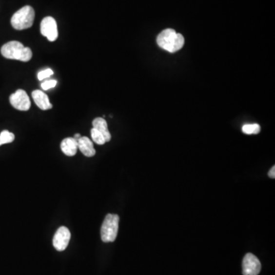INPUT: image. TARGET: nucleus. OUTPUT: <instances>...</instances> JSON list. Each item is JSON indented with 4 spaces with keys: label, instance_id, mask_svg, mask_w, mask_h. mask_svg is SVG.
Returning a JSON list of instances; mask_svg holds the SVG:
<instances>
[{
    "label": "nucleus",
    "instance_id": "nucleus-3",
    "mask_svg": "<svg viewBox=\"0 0 275 275\" xmlns=\"http://www.w3.org/2000/svg\"><path fill=\"white\" fill-rule=\"evenodd\" d=\"M35 10L30 5H25L17 11L11 19V24L16 30L31 28L35 20Z\"/></svg>",
    "mask_w": 275,
    "mask_h": 275
},
{
    "label": "nucleus",
    "instance_id": "nucleus-15",
    "mask_svg": "<svg viewBox=\"0 0 275 275\" xmlns=\"http://www.w3.org/2000/svg\"><path fill=\"white\" fill-rule=\"evenodd\" d=\"M90 133H91L92 140L94 141V142H95L97 145H104L105 143H106L104 136H102L99 131H97V129L93 128Z\"/></svg>",
    "mask_w": 275,
    "mask_h": 275
},
{
    "label": "nucleus",
    "instance_id": "nucleus-12",
    "mask_svg": "<svg viewBox=\"0 0 275 275\" xmlns=\"http://www.w3.org/2000/svg\"><path fill=\"white\" fill-rule=\"evenodd\" d=\"M93 126H94V129L99 131V133L104 136L106 142H108V141H110L111 140V134H110V131L108 129L107 122H106L104 118H100V117L96 118L93 121Z\"/></svg>",
    "mask_w": 275,
    "mask_h": 275
},
{
    "label": "nucleus",
    "instance_id": "nucleus-9",
    "mask_svg": "<svg viewBox=\"0 0 275 275\" xmlns=\"http://www.w3.org/2000/svg\"><path fill=\"white\" fill-rule=\"evenodd\" d=\"M32 99L36 104L39 106L41 110H51L52 104L48 99L47 94H44L41 90H36L32 92Z\"/></svg>",
    "mask_w": 275,
    "mask_h": 275
},
{
    "label": "nucleus",
    "instance_id": "nucleus-6",
    "mask_svg": "<svg viewBox=\"0 0 275 275\" xmlns=\"http://www.w3.org/2000/svg\"><path fill=\"white\" fill-rule=\"evenodd\" d=\"M11 105L20 111H28L31 107V101L26 92L18 90L9 97Z\"/></svg>",
    "mask_w": 275,
    "mask_h": 275
},
{
    "label": "nucleus",
    "instance_id": "nucleus-7",
    "mask_svg": "<svg viewBox=\"0 0 275 275\" xmlns=\"http://www.w3.org/2000/svg\"><path fill=\"white\" fill-rule=\"evenodd\" d=\"M41 33L48 41H56L59 37V30L56 21L53 17L48 16L43 19L41 22Z\"/></svg>",
    "mask_w": 275,
    "mask_h": 275
},
{
    "label": "nucleus",
    "instance_id": "nucleus-2",
    "mask_svg": "<svg viewBox=\"0 0 275 275\" xmlns=\"http://www.w3.org/2000/svg\"><path fill=\"white\" fill-rule=\"evenodd\" d=\"M1 54L5 59L28 62L32 59V51L21 42L12 41L4 44L1 48Z\"/></svg>",
    "mask_w": 275,
    "mask_h": 275
},
{
    "label": "nucleus",
    "instance_id": "nucleus-8",
    "mask_svg": "<svg viewBox=\"0 0 275 275\" xmlns=\"http://www.w3.org/2000/svg\"><path fill=\"white\" fill-rule=\"evenodd\" d=\"M71 232L65 226H61L58 229L53 238V245L55 249L59 252H63L67 249L70 239Z\"/></svg>",
    "mask_w": 275,
    "mask_h": 275
},
{
    "label": "nucleus",
    "instance_id": "nucleus-18",
    "mask_svg": "<svg viewBox=\"0 0 275 275\" xmlns=\"http://www.w3.org/2000/svg\"><path fill=\"white\" fill-rule=\"evenodd\" d=\"M268 176L270 178H275V167L273 166L272 168H271L270 171L268 172Z\"/></svg>",
    "mask_w": 275,
    "mask_h": 275
},
{
    "label": "nucleus",
    "instance_id": "nucleus-4",
    "mask_svg": "<svg viewBox=\"0 0 275 275\" xmlns=\"http://www.w3.org/2000/svg\"><path fill=\"white\" fill-rule=\"evenodd\" d=\"M119 216L117 214H107L101 227V238L103 242H114L118 231Z\"/></svg>",
    "mask_w": 275,
    "mask_h": 275
},
{
    "label": "nucleus",
    "instance_id": "nucleus-5",
    "mask_svg": "<svg viewBox=\"0 0 275 275\" xmlns=\"http://www.w3.org/2000/svg\"><path fill=\"white\" fill-rule=\"evenodd\" d=\"M261 264L255 255L248 253L242 261V275H258L261 272Z\"/></svg>",
    "mask_w": 275,
    "mask_h": 275
},
{
    "label": "nucleus",
    "instance_id": "nucleus-10",
    "mask_svg": "<svg viewBox=\"0 0 275 275\" xmlns=\"http://www.w3.org/2000/svg\"><path fill=\"white\" fill-rule=\"evenodd\" d=\"M78 149L83 153V156L88 157H94L95 156L96 150L94 147V143L89 138L83 136L78 140Z\"/></svg>",
    "mask_w": 275,
    "mask_h": 275
},
{
    "label": "nucleus",
    "instance_id": "nucleus-14",
    "mask_svg": "<svg viewBox=\"0 0 275 275\" xmlns=\"http://www.w3.org/2000/svg\"><path fill=\"white\" fill-rule=\"evenodd\" d=\"M261 131V127L258 124H247L243 125L242 132L246 135L258 134Z\"/></svg>",
    "mask_w": 275,
    "mask_h": 275
},
{
    "label": "nucleus",
    "instance_id": "nucleus-19",
    "mask_svg": "<svg viewBox=\"0 0 275 275\" xmlns=\"http://www.w3.org/2000/svg\"><path fill=\"white\" fill-rule=\"evenodd\" d=\"M80 138H81V136H80V135L79 134H78H78L74 135V139H76L77 141H78V140H79Z\"/></svg>",
    "mask_w": 275,
    "mask_h": 275
},
{
    "label": "nucleus",
    "instance_id": "nucleus-13",
    "mask_svg": "<svg viewBox=\"0 0 275 275\" xmlns=\"http://www.w3.org/2000/svg\"><path fill=\"white\" fill-rule=\"evenodd\" d=\"M15 140V135L9 131L3 130L0 133V146L12 143Z\"/></svg>",
    "mask_w": 275,
    "mask_h": 275
},
{
    "label": "nucleus",
    "instance_id": "nucleus-16",
    "mask_svg": "<svg viewBox=\"0 0 275 275\" xmlns=\"http://www.w3.org/2000/svg\"><path fill=\"white\" fill-rule=\"evenodd\" d=\"M54 72L51 69L48 68L45 69V70H43V71H40V72L38 74V79L41 81L43 79H46V78H50V77L53 75Z\"/></svg>",
    "mask_w": 275,
    "mask_h": 275
},
{
    "label": "nucleus",
    "instance_id": "nucleus-1",
    "mask_svg": "<svg viewBox=\"0 0 275 275\" xmlns=\"http://www.w3.org/2000/svg\"><path fill=\"white\" fill-rule=\"evenodd\" d=\"M157 43L160 48L175 53L183 48L184 38L180 34L177 33L172 28H167L159 34Z\"/></svg>",
    "mask_w": 275,
    "mask_h": 275
},
{
    "label": "nucleus",
    "instance_id": "nucleus-11",
    "mask_svg": "<svg viewBox=\"0 0 275 275\" xmlns=\"http://www.w3.org/2000/svg\"><path fill=\"white\" fill-rule=\"evenodd\" d=\"M60 149L64 155L69 157L75 156L78 152V142L74 138H67L61 141Z\"/></svg>",
    "mask_w": 275,
    "mask_h": 275
},
{
    "label": "nucleus",
    "instance_id": "nucleus-17",
    "mask_svg": "<svg viewBox=\"0 0 275 275\" xmlns=\"http://www.w3.org/2000/svg\"><path fill=\"white\" fill-rule=\"evenodd\" d=\"M57 83H58V82L55 79L46 80L44 83H41V88L43 90H48L56 87Z\"/></svg>",
    "mask_w": 275,
    "mask_h": 275
}]
</instances>
